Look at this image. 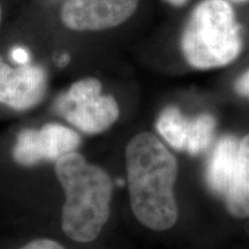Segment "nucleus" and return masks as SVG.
Masks as SVG:
<instances>
[{
	"instance_id": "16",
	"label": "nucleus",
	"mask_w": 249,
	"mask_h": 249,
	"mask_svg": "<svg viewBox=\"0 0 249 249\" xmlns=\"http://www.w3.org/2000/svg\"><path fill=\"white\" fill-rule=\"evenodd\" d=\"M0 23H1V7H0Z\"/></svg>"
},
{
	"instance_id": "11",
	"label": "nucleus",
	"mask_w": 249,
	"mask_h": 249,
	"mask_svg": "<svg viewBox=\"0 0 249 249\" xmlns=\"http://www.w3.org/2000/svg\"><path fill=\"white\" fill-rule=\"evenodd\" d=\"M18 249H66L64 246H61L58 241L52 240V239H36V240H33L28 242L24 246H22Z\"/></svg>"
},
{
	"instance_id": "5",
	"label": "nucleus",
	"mask_w": 249,
	"mask_h": 249,
	"mask_svg": "<svg viewBox=\"0 0 249 249\" xmlns=\"http://www.w3.org/2000/svg\"><path fill=\"white\" fill-rule=\"evenodd\" d=\"M81 142L76 129L64 124L48 123L39 128L21 129L15 139L12 157L23 167L55 163L62 156L77 151Z\"/></svg>"
},
{
	"instance_id": "10",
	"label": "nucleus",
	"mask_w": 249,
	"mask_h": 249,
	"mask_svg": "<svg viewBox=\"0 0 249 249\" xmlns=\"http://www.w3.org/2000/svg\"><path fill=\"white\" fill-rule=\"evenodd\" d=\"M224 198L233 217L249 219V134L239 143L238 167Z\"/></svg>"
},
{
	"instance_id": "14",
	"label": "nucleus",
	"mask_w": 249,
	"mask_h": 249,
	"mask_svg": "<svg viewBox=\"0 0 249 249\" xmlns=\"http://www.w3.org/2000/svg\"><path fill=\"white\" fill-rule=\"evenodd\" d=\"M165 1L169 2L170 5L174 6V7H181V6L185 5L188 0H165Z\"/></svg>"
},
{
	"instance_id": "1",
	"label": "nucleus",
	"mask_w": 249,
	"mask_h": 249,
	"mask_svg": "<svg viewBox=\"0 0 249 249\" xmlns=\"http://www.w3.org/2000/svg\"><path fill=\"white\" fill-rule=\"evenodd\" d=\"M130 208L136 219L152 231H167L178 222L176 197L178 161L150 132L134 135L124 149Z\"/></svg>"
},
{
	"instance_id": "12",
	"label": "nucleus",
	"mask_w": 249,
	"mask_h": 249,
	"mask_svg": "<svg viewBox=\"0 0 249 249\" xmlns=\"http://www.w3.org/2000/svg\"><path fill=\"white\" fill-rule=\"evenodd\" d=\"M234 88L238 95L249 101V68L238 77V80L235 81Z\"/></svg>"
},
{
	"instance_id": "2",
	"label": "nucleus",
	"mask_w": 249,
	"mask_h": 249,
	"mask_svg": "<svg viewBox=\"0 0 249 249\" xmlns=\"http://www.w3.org/2000/svg\"><path fill=\"white\" fill-rule=\"evenodd\" d=\"M54 173L65 194L61 229L71 240L88 244L98 238L111 214L113 182L107 171L79 151L62 156Z\"/></svg>"
},
{
	"instance_id": "13",
	"label": "nucleus",
	"mask_w": 249,
	"mask_h": 249,
	"mask_svg": "<svg viewBox=\"0 0 249 249\" xmlns=\"http://www.w3.org/2000/svg\"><path fill=\"white\" fill-rule=\"evenodd\" d=\"M12 58H13L14 61H17L18 64H23V62L29 61L28 51L22 48H15L12 50Z\"/></svg>"
},
{
	"instance_id": "15",
	"label": "nucleus",
	"mask_w": 249,
	"mask_h": 249,
	"mask_svg": "<svg viewBox=\"0 0 249 249\" xmlns=\"http://www.w3.org/2000/svg\"><path fill=\"white\" fill-rule=\"evenodd\" d=\"M227 1H230V2H246V1H249V0H227Z\"/></svg>"
},
{
	"instance_id": "4",
	"label": "nucleus",
	"mask_w": 249,
	"mask_h": 249,
	"mask_svg": "<svg viewBox=\"0 0 249 249\" xmlns=\"http://www.w3.org/2000/svg\"><path fill=\"white\" fill-rule=\"evenodd\" d=\"M55 111L77 132L98 135L107 132L120 117V107L112 95L103 93L96 77L77 80L55 101Z\"/></svg>"
},
{
	"instance_id": "7",
	"label": "nucleus",
	"mask_w": 249,
	"mask_h": 249,
	"mask_svg": "<svg viewBox=\"0 0 249 249\" xmlns=\"http://www.w3.org/2000/svg\"><path fill=\"white\" fill-rule=\"evenodd\" d=\"M138 6L139 0H65L60 20L74 31H103L128 21Z\"/></svg>"
},
{
	"instance_id": "6",
	"label": "nucleus",
	"mask_w": 249,
	"mask_h": 249,
	"mask_svg": "<svg viewBox=\"0 0 249 249\" xmlns=\"http://www.w3.org/2000/svg\"><path fill=\"white\" fill-rule=\"evenodd\" d=\"M217 120L210 113L187 117L170 105L158 114L156 129L160 139L174 150L197 156L211 147L216 135Z\"/></svg>"
},
{
	"instance_id": "8",
	"label": "nucleus",
	"mask_w": 249,
	"mask_h": 249,
	"mask_svg": "<svg viewBox=\"0 0 249 249\" xmlns=\"http://www.w3.org/2000/svg\"><path fill=\"white\" fill-rule=\"evenodd\" d=\"M48 73L30 61L11 66L0 58V104L14 111H29L45 98Z\"/></svg>"
},
{
	"instance_id": "9",
	"label": "nucleus",
	"mask_w": 249,
	"mask_h": 249,
	"mask_svg": "<svg viewBox=\"0 0 249 249\" xmlns=\"http://www.w3.org/2000/svg\"><path fill=\"white\" fill-rule=\"evenodd\" d=\"M239 143L235 136L225 135L214 145L207 167V182L216 195L225 197L239 161Z\"/></svg>"
},
{
	"instance_id": "3",
	"label": "nucleus",
	"mask_w": 249,
	"mask_h": 249,
	"mask_svg": "<svg viewBox=\"0 0 249 249\" xmlns=\"http://www.w3.org/2000/svg\"><path fill=\"white\" fill-rule=\"evenodd\" d=\"M244 48L241 24L232 2L202 0L187 18L180 49L189 66L198 71L225 67Z\"/></svg>"
}]
</instances>
